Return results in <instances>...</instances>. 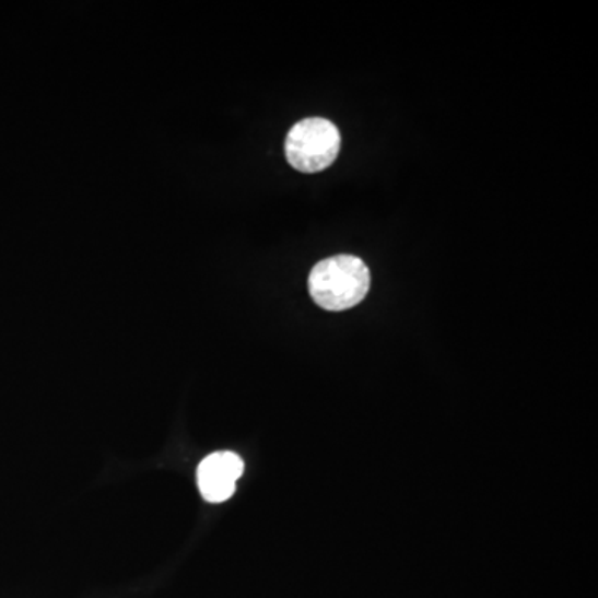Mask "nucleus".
I'll use <instances>...</instances> for the list:
<instances>
[{"mask_svg": "<svg viewBox=\"0 0 598 598\" xmlns=\"http://www.w3.org/2000/svg\"><path fill=\"white\" fill-rule=\"evenodd\" d=\"M370 268L351 255H338L319 261L309 273L313 302L326 312H347L370 293Z\"/></svg>", "mask_w": 598, "mask_h": 598, "instance_id": "f257e3e1", "label": "nucleus"}, {"mask_svg": "<svg viewBox=\"0 0 598 598\" xmlns=\"http://www.w3.org/2000/svg\"><path fill=\"white\" fill-rule=\"evenodd\" d=\"M341 150L339 128L328 118L297 121L284 142L288 162L303 174H318L331 166Z\"/></svg>", "mask_w": 598, "mask_h": 598, "instance_id": "f03ea898", "label": "nucleus"}, {"mask_svg": "<svg viewBox=\"0 0 598 598\" xmlns=\"http://www.w3.org/2000/svg\"><path fill=\"white\" fill-rule=\"evenodd\" d=\"M245 471V464L238 454L222 450L204 457L198 466L197 481L204 501H228L235 494L236 482Z\"/></svg>", "mask_w": 598, "mask_h": 598, "instance_id": "7ed1b4c3", "label": "nucleus"}]
</instances>
